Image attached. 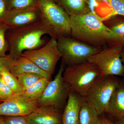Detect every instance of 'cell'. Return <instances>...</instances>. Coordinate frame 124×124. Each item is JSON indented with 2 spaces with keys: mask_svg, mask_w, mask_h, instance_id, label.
Listing matches in <instances>:
<instances>
[{
  "mask_svg": "<svg viewBox=\"0 0 124 124\" xmlns=\"http://www.w3.org/2000/svg\"><path fill=\"white\" fill-rule=\"evenodd\" d=\"M70 18L72 37L95 47L102 48L107 44L111 31L93 11L71 16Z\"/></svg>",
  "mask_w": 124,
  "mask_h": 124,
  "instance_id": "obj_1",
  "label": "cell"
},
{
  "mask_svg": "<svg viewBox=\"0 0 124 124\" xmlns=\"http://www.w3.org/2000/svg\"><path fill=\"white\" fill-rule=\"evenodd\" d=\"M51 33L40 21L20 27L10 28L6 33L9 53L13 58L20 57L24 51L39 48L46 44L44 36Z\"/></svg>",
  "mask_w": 124,
  "mask_h": 124,
  "instance_id": "obj_2",
  "label": "cell"
},
{
  "mask_svg": "<svg viewBox=\"0 0 124 124\" xmlns=\"http://www.w3.org/2000/svg\"><path fill=\"white\" fill-rule=\"evenodd\" d=\"M101 76L98 68L87 60L68 66L63 74V79L70 91L84 98Z\"/></svg>",
  "mask_w": 124,
  "mask_h": 124,
  "instance_id": "obj_3",
  "label": "cell"
},
{
  "mask_svg": "<svg viewBox=\"0 0 124 124\" xmlns=\"http://www.w3.org/2000/svg\"><path fill=\"white\" fill-rule=\"evenodd\" d=\"M41 13L40 22L57 39L70 35V16L54 0H37Z\"/></svg>",
  "mask_w": 124,
  "mask_h": 124,
  "instance_id": "obj_4",
  "label": "cell"
},
{
  "mask_svg": "<svg viewBox=\"0 0 124 124\" xmlns=\"http://www.w3.org/2000/svg\"><path fill=\"white\" fill-rule=\"evenodd\" d=\"M57 41L62 60L68 66L86 61L102 48L92 46L69 36L58 37Z\"/></svg>",
  "mask_w": 124,
  "mask_h": 124,
  "instance_id": "obj_5",
  "label": "cell"
},
{
  "mask_svg": "<svg viewBox=\"0 0 124 124\" xmlns=\"http://www.w3.org/2000/svg\"><path fill=\"white\" fill-rule=\"evenodd\" d=\"M121 79L116 76H101L84 98L99 116L105 113L111 96Z\"/></svg>",
  "mask_w": 124,
  "mask_h": 124,
  "instance_id": "obj_6",
  "label": "cell"
},
{
  "mask_svg": "<svg viewBox=\"0 0 124 124\" xmlns=\"http://www.w3.org/2000/svg\"><path fill=\"white\" fill-rule=\"evenodd\" d=\"M123 48L105 46L87 61L99 69L102 76L124 77V64L121 58Z\"/></svg>",
  "mask_w": 124,
  "mask_h": 124,
  "instance_id": "obj_7",
  "label": "cell"
},
{
  "mask_svg": "<svg viewBox=\"0 0 124 124\" xmlns=\"http://www.w3.org/2000/svg\"><path fill=\"white\" fill-rule=\"evenodd\" d=\"M21 56L29 59L39 68L51 76L54 72L58 62L62 58L57 39L54 38H51L39 48L24 51Z\"/></svg>",
  "mask_w": 124,
  "mask_h": 124,
  "instance_id": "obj_8",
  "label": "cell"
},
{
  "mask_svg": "<svg viewBox=\"0 0 124 124\" xmlns=\"http://www.w3.org/2000/svg\"><path fill=\"white\" fill-rule=\"evenodd\" d=\"M65 64L62 60L54 79L50 81L42 96L37 100L39 107L52 106L60 110L64 106L70 91L63 77Z\"/></svg>",
  "mask_w": 124,
  "mask_h": 124,
  "instance_id": "obj_9",
  "label": "cell"
},
{
  "mask_svg": "<svg viewBox=\"0 0 124 124\" xmlns=\"http://www.w3.org/2000/svg\"><path fill=\"white\" fill-rule=\"evenodd\" d=\"M37 100L27 101L19 94H14L0 103V116H27L39 107Z\"/></svg>",
  "mask_w": 124,
  "mask_h": 124,
  "instance_id": "obj_10",
  "label": "cell"
},
{
  "mask_svg": "<svg viewBox=\"0 0 124 124\" xmlns=\"http://www.w3.org/2000/svg\"><path fill=\"white\" fill-rule=\"evenodd\" d=\"M41 13L38 7L8 10L3 20L10 28L20 27L40 20Z\"/></svg>",
  "mask_w": 124,
  "mask_h": 124,
  "instance_id": "obj_11",
  "label": "cell"
},
{
  "mask_svg": "<svg viewBox=\"0 0 124 124\" xmlns=\"http://www.w3.org/2000/svg\"><path fill=\"white\" fill-rule=\"evenodd\" d=\"M60 109L52 106L39 107L27 116L30 124H62Z\"/></svg>",
  "mask_w": 124,
  "mask_h": 124,
  "instance_id": "obj_12",
  "label": "cell"
},
{
  "mask_svg": "<svg viewBox=\"0 0 124 124\" xmlns=\"http://www.w3.org/2000/svg\"><path fill=\"white\" fill-rule=\"evenodd\" d=\"M7 68L16 77L24 73H36L51 79V76L40 69L29 59L21 56L16 58L10 57L8 55Z\"/></svg>",
  "mask_w": 124,
  "mask_h": 124,
  "instance_id": "obj_13",
  "label": "cell"
},
{
  "mask_svg": "<svg viewBox=\"0 0 124 124\" xmlns=\"http://www.w3.org/2000/svg\"><path fill=\"white\" fill-rule=\"evenodd\" d=\"M84 97L70 91L62 114V124H80L79 114Z\"/></svg>",
  "mask_w": 124,
  "mask_h": 124,
  "instance_id": "obj_14",
  "label": "cell"
},
{
  "mask_svg": "<svg viewBox=\"0 0 124 124\" xmlns=\"http://www.w3.org/2000/svg\"><path fill=\"white\" fill-rule=\"evenodd\" d=\"M105 113L110 114L116 119L124 116V77L112 94Z\"/></svg>",
  "mask_w": 124,
  "mask_h": 124,
  "instance_id": "obj_15",
  "label": "cell"
},
{
  "mask_svg": "<svg viewBox=\"0 0 124 124\" xmlns=\"http://www.w3.org/2000/svg\"><path fill=\"white\" fill-rule=\"evenodd\" d=\"M113 17L105 24L111 31L108 46L124 48V16Z\"/></svg>",
  "mask_w": 124,
  "mask_h": 124,
  "instance_id": "obj_16",
  "label": "cell"
},
{
  "mask_svg": "<svg viewBox=\"0 0 124 124\" xmlns=\"http://www.w3.org/2000/svg\"><path fill=\"white\" fill-rule=\"evenodd\" d=\"M70 16L91 11L89 0H54Z\"/></svg>",
  "mask_w": 124,
  "mask_h": 124,
  "instance_id": "obj_17",
  "label": "cell"
},
{
  "mask_svg": "<svg viewBox=\"0 0 124 124\" xmlns=\"http://www.w3.org/2000/svg\"><path fill=\"white\" fill-rule=\"evenodd\" d=\"M50 81L48 78L42 77L35 84L19 94L27 101L37 100L42 96Z\"/></svg>",
  "mask_w": 124,
  "mask_h": 124,
  "instance_id": "obj_18",
  "label": "cell"
},
{
  "mask_svg": "<svg viewBox=\"0 0 124 124\" xmlns=\"http://www.w3.org/2000/svg\"><path fill=\"white\" fill-rule=\"evenodd\" d=\"M99 117L95 108L84 98L80 109V124H98Z\"/></svg>",
  "mask_w": 124,
  "mask_h": 124,
  "instance_id": "obj_19",
  "label": "cell"
},
{
  "mask_svg": "<svg viewBox=\"0 0 124 124\" xmlns=\"http://www.w3.org/2000/svg\"><path fill=\"white\" fill-rule=\"evenodd\" d=\"M1 77L14 94L20 93L23 92L17 78L7 68L2 70L1 73Z\"/></svg>",
  "mask_w": 124,
  "mask_h": 124,
  "instance_id": "obj_20",
  "label": "cell"
},
{
  "mask_svg": "<svg viewBox=\"0 0 124 124\" xmlns=\"http://www.w3.org/2000/svg\"><path fill=\"white\" fill-rule=\"evenodd\" d=\"M44 77L36 73H24L16 77L23 91L33 85Z\"/></svg>",
  "mask_w": 124,
  "mask_h": 124,
  "instance_id": "obj_21",
  "label": "cell"
},
{
  "mask_svg": "<svg viewBox=\"0 0 124 124\" xmlns=\"http://www.w3.org/2000/svg\"><path fill=\"white\" fill-rule=\"evenodd\" d=\"M8 10L38 7L37 0H6Z\"/></svg>",
  "mask_w": 124,
  "mask_h": 124,
  "instance_id": "obj_22",
  "label": "cell"
},
{
  "mask_svg": "<svg viewBox=\"0 0 124 124\" xmlns=\"http://www.w3.org/2000/svg\"><path fill=\"white\" fill-rule=\"evenodd\" d=\"M10 28L4 20L0 19V57L6 56V52L9 51L6 33Z\"/></svg>",
  "mask_w": 124,
  "mask_h": 124,
  "instance_id": "obj_23",
  "label": "cell"
},
{
  "mask_svg": "<svg viewBox=\"0 0 124 124\" xmlns=\"http://www.w3.org/2000/svg\"><path fill=\"white\" fill-rule=\"evenodd\" d=\"M116 15L124 16V0H106Z\"/></svg>",
  "mask_w": 124,
  "mask_h": 124,
  "instance_id": "obj_24",
  "label": "cell"
},
{
  "mask_svg": "<svg viewBox=\"0 0 124 124\" xmlns=\"http://www.w3.org/2000/svg\"><path fill=\"white\" fill-rule=\"evenodd\" d=\"M14 94L11 89L0 77V101L3 102Z\"/></svg>",
  "mask_w": 124,
  "mask_h": 124,
  "instance_id": "obj_25",
  "label": "cell"
},
{
  "mask_svg": "<svg viewBox=\"0 0 124 124\" xmlns=\"http://www.w3.org/2000/svg\"><path fill=\"white\" fill-rule=\"evenodd\" d=\"M4 117L7 124H30L27 116H4Z\"/></svg>",
  "mask_w": 124,
  "mask_h": 124,
  "instance_id": "obj_26",
  "label": "cell"
},
{
  "mask_svg": "<svg viewBox=\"0 0 124 124\" xmlns=\"http://www.w3.org/2000/svg\"><path fill=\"white\" fill-rule=\"evenodd\" d=\"M8 11L6 0H0V19L3 20Z\"/></svg>",
  "mask_w": 124,
  "mask_h": 124,
  "instance_id": "obj_27",
  "label": "cell"
},
{
  "mask_svg": "<svg viewBox=\"0 0 124 124\" xmlns=\"http://www.w3.org/2000/svg\"><path fill=\"white\" fill-rule=\"evenodd\" d=\"M8 59V55H6L4 57H0V77H1V73L2 70L7 68Z\"/></svg>",
  "mask_w": 124,
  "mask_h": 124,
  "instance_id": "obj_28",
  "label": "cell"
},
{
  "mask_svg": "<svg viewBox=\"0 0 124 124\" xmlns=\"http://www.w3.org/2000/svg\"><path fill=\"white\" fill-rule=\"evenodd\" d=\"M103 115L99 116L98 124H117L115 122H112Z\"/></svg>",
  "mask_w": 124,
  "mask_h": 124,
  "instance_id": "obj_29",
  "label": "cell"
},
{
  "mask_svg": "<svg viewBox=\"0 0 124 124\" xmlns=\"http://www.w3.org/2000/svg\"><path fill=\"white\" fill-rule=\"evenodd\" d=\"M115 122L117 124H124V116L117 119Z\"/></svg>",
  "mask_w": 124,
  "mask_h": 124,
  "instance_id": "obj_30",
  "label": "cell"
},
{
  "mask_svg": "<svg viewBox=\"0 0 124 124\" xmlns=\"http://www.w3.org/2000/svg\"><path fill=\"white\" fill-rule=\"evenodd\" d=\"M0 124H7L4 119V116H0Z\"/></svg>",
  "mask_w": 124,
  "mask_h": 124,
  "instance_id": "obj_31",
  "label": "cell"
},
{
  "mask_svg": "<svg viewBox=\"0 0 124 124\" xmlns=\"http://www.w3.org/2000/svg\"><path fill=\"white\" fill-rule=\"evenodd\" d=\"M121 58L122 62L124 64V48H123L122 53H121Z\"/></svg>",
  "mask_w": 124,
  "mask_h": 124,
  "instance_id": "obj_32",
  "label": "cell"
},
{
  "mask_svg": "<svg viewBox=\"0 0 124 124\" xmlns=\"http://www.w3.org/2000/svg\"><path fill=\"white\" fill-rule=\"evenodd\" d=\"M1 102H2L1 101H0V103H1Z\"/></svg>",
  "mask_w": 124,
  "mask_h": 124,
  "instance_id": "obj_33",
  "label": "cell"
}]
</instances>
